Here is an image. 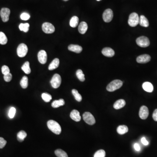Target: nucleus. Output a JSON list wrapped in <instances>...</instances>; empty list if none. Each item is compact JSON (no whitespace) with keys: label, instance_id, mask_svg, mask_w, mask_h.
Returning <instances> with one entry per match:
<instances>
[{"label":"nucleus","instance_id":"obj_20","mask_svg":"<svg viewBox=\"0 0 157 157\" xmlns=\"http://www.w3.org/2000/svg\"><path fill=\"white\" fill-rule=\"evenodd\" d=\"M142 87L145 91L149 93H152L154 90L153 85L151 83L145 82L142 85Z\"/></svg>","mask_w":157,"mask_h":157},{"label":"nucleus","instance_id":"obj_26","mask_svg":"<svg viewBox=\"0 0 157 157\" xmlns=\"http://www.w3.org/2000/svg\"><path fill=\"white\" fill-rule=\"evenodd\" d=\"M27 133L24 131H19L17 134V139L19 142H23L27 137Z\"/></svg>","mask_w":157,"mask_h":157},{"label":"nucleus","instance_id":"obj_36","mask_svg":"<svg viewBox=\"0 0 157 157\" xmlns=\"http://www.w3.org/2000/svg\"><path fill=\"white\" fill-rule=\"evenodd\" d=\"M1 72L3 74L5 75L8 74L10 73V71L9 68L8 66L5 65L3 66L1 68Z\"/></svg>","mask_w":157,"mask_h":157},{"label":"nucleus","instance_id":"obj_2","mask_svg":"<svg viewBox=\"0 0 157 157\" xmlns=\"http://www.w3.org/2000/svg\"><path fill=\"white\" fill-rule=\"evenodd\" d=\"M123 85V82L119 79L113 80L107 85V89L109 92H113L120 89Z\"/></svg>","mask_w":157,"mask_h":157},{"label":"nucleus","instance_id":"obj_43","mask_svg":"<svg viewBox=\"0 0 157 157\" xmlns=\"http://www.w3.org/2000/svg\"><path fill=\"white\" fill-rule=\"evenodd\" d=\"M63 1H68L69 0H63Z\"/></svg>","mask_w":157,"mask_h":157},{"label":"nucleus","instance_id":"obj_37","mask_svg":"<svg viewBox=\"0 0 157 157\" xmlns=\"http://www.w3.org/2000/svg\"><path fill=\"white\" fill-rule=\"evenodd\" d=\"M21 19V20L24 21H27L30 18V15L29 14L26 13V12H24L21 14L20 16Z\"/></svg>","mask_w":157,"mask_h":157},{"label":"nucleus","instance_id":"obj_19","mask_svg":"<svg viewBox=\"0 0 157 157\" xmlns=\"http://www.w3.org/2000/svg\"><path fill=\"white\" fill-rule=\"evenodd\" d=\"M88 29V25L87 23L84 21H83L80 23L79 27H78V30L79 32L81 34H84Z\"/></svg>","mask_w":157,"mask_h":157},{"label":"nucleus","instance_id":"obj_39","mask_svg":"<svg viewBox=\"0 0 157 157\" xmlns=\"http://www.w3.org/2000/svg\"><path fill=\"white\" fill-rule=\"evenodd\" d=\"M7 144V141L4 139V138L0 137V149L4 148Z\"/></svg>","mask_w":157,"mask_h":157},{"label":"nucleus","instance_id":"obj_15","mask_svg":"<svg viewBox=\"0 0 157 157\" xmlns=\"http://www.w3.org/2000/svg\"><path fill=\"white\" fill-rule=\"evenodd\" d=\"M102 54L105 56L111 57L115 55V52L113 49L107 47L103 48L102 50Z\"/></svg>","mask_w":157,"mask_h":157},{"label":"nucleus","instance_id":"obj_30","mask_svg":"<svg viewBox=\"0 0 157 157\" xmlns=\"http://www.w3.org/2000/svg\"><path fill=\"white\" fill-rule=\"evenodd\" d=\"M72 92L76 100L78 102L81 101L82 100V97L79 93L78 91L76 89H74L72 90Z\"/></svg>","mask_w":157,"mask_h":157},{"label":"nucleus","instance_id":"obj_22","mask_svg":"<svg viewBox=\"0 0 157 157\" xmlns=\"http://www.w3.org/2000/svg\"><path fill=\"white\" fill-rule=\"evenodd\" d=\"M65 102L64 99H62L54 101L52 103V106L54 108H58L60 106H63L65 104Z\"/></svg>","mask_w":157,"mask_h":157},{"label":"nucleus","instance_id":"obj_32","mask_svg":"<svg viewBox=\"0 0 157 157\" xmlns=\"http://www.w3.org/2000/svg\"><path fill=\"white\" fill-rule=\"evenodd\" d=\"M76 75L77 78H78V79H79L80 81L83 82V81H84L85 80V75L83 73L82 70H77V71L76 72Z\"/></svg>","mask_w":157,"mask_h":157},{"label":"nucleus","instance_id":"obj_11","mask_svg":"<svg viewBox=\"0 0 157 157\" xmlns=\"http://www.w3.org/2000/svg\"><path fill=\"white\" fill-rule=\"evenodd\" d=\"M139 115L142 120L147 119L149 115V110L148 107L145 106H142L140 109Z\"/></svg>","mask_w":157,"mask_h":157},{"label":"nucleus","instance_id":"obj_34","mask_svg":"<svg viewBox=\"0 0 157 157\" xmlns=\"http://www.w3.org/2000/svg\"><path fill=\"white\" fill-rule=\"evenodd\" d=\"M106 152L103 150H99L94 154V157H105Z\"/></svg>","mask_w":157,"mask_h":157},{"label":"nucleus","instance_id":"obj_7","mask_svg":"<svg viewBox=\"0 0 157 157\" xmlns=\"http://www.w3.org/2000/svg\"><path fill=\"white\" fill-rule=\"evenodd\" d=\"M137 45L141 47L145 48L150 45V41L148 38L145 36H141L138 38L136 40Z\"/></svg>","mask_w":157,"mask_h":157},{"label":"nucleus","instance_id":"obj_29","mask_svg":"<svg viewBox=\"0 0 157 157\" xmlns=\"http://www.w3.org/2000/svg\"><path fill=\"white\" fill-rule=\"evenodd\" d=\"M55 153L57 157H68L67 153L62 149H57L55 151Z\"/></svg>","mask_w":157,"mask_h":157},{"label":"nucleus","instance_id":"obj_25","mask_svg":"<svg viewBox=\"0 0 157 157\" xmlns=\"http://www.w3.org/2000/svg\"><path fill=\"white\" fill-rule=\"evenodd\" d=\"M79 19L77 16H73L70 21V24L72 28H76L78 25Z\"/></svg>","mask_w":157,"mask_h":157},{"label":"nucleus","instance_id":"obj_1","mask_svg":"<svg viewBox=\"0 0 157 157\" xmlns=\"http://www.w3.org/2000/svg\"><path fill=\"white\" fill-rule=\"evenodd\" d=\"M47 126L51 131L56 134H60L61 133V127L59 123L56 121L49 120L47 122Z\"/></svg>","mask_w":157,"mask_h":157},{"label":"nucleus","instance_id":"obj_12","mask_svg":"<svg viewBox=\"0 0 157 157\" xmlns=\"http://www.w3.org/2000/svg\"><path fill=\"white\" fill-rule=\"evenodd\" d=\"M38 58L40 63L42 64L46 63L47 60V55L45 50L40 51L38 54Z\"/></svg>","mask_w":157,"mask_h":157},{"label":"nucleus","instance_id":"obj_5","mask_svg":"<svg viewBox=\"0 0 157 157\" xmlns=\"http://www.w3.org/2000/svg\"><path fill=\"white\" fill-rule=\"evenodd\" d=\"M61 82L62 79L60 76L58 74H55L50 81V83L52 87L57 89L60 87Z\"/></svg>","mask_w":157,"mask_h":157},{"label":"nucleus","instance_id":"obj_18","mask_svg":"<svg viewBox=\"0 0 157 157\" xmlns=\"http://www.w3.org/2000/svg\"><path fill=\"white\" fill-rule=\"evenodd\" d=\"M60 65V60L58 58L54 59L53 61L51 62L48 66V70H53L58 68Z\"/></svg>","mask_w":157,"mask_h":157},{"label":"nucleus","instance_id":"obj_42","mask_svg":"<svg viewBox=\"0 0 157 157\" xmlns=\"http://www.w3.org/2000/svg\"><path fill=\"white\" fill-rule=\"evenodd\" d=\"M134 148L137 151H139L140 149V146L139 144L138 143H135L134 144Z\"/></svg>","mask_w":157,"mask_h":157},{"label":"nucleus","instance_id":"obj_24","mask_svg":"<svg viewBox=\"0 0 157 157\" xmlns=\"http://www.w3.org/2000/svg\"><path fill=\"white\" fill-rule=\"evenodd\" d=\"M21 69L26 74H30L31 72V70L29 62H26L21 67Z\"/></svg>","mask_w":157,"mask_h":157},{"label":"nucleus","instance_id":"obj_23","mask_svg":"<svg viewBox=\"0 0 157 157\" xmlns=\"http://www.w3.org/2000/svg\"><path fill=\"white\" fill-rule=\"evenodd\" d=\"M117 133L120 134H124L128 132V128L127 126L120 125L117 127Z\"/></svg>","mask_w":157,"mask_h":157},{"label":"nucleus","instance_id":"obj_28","mask_svg":"<svg viewBox=\"0 0 157 157\" xmlns=\"http://www.w3.org/2000/svg\"><path fill=\"white\" fill-rule=\"evenodd\" d=\"M8 42V38L5 34L3 32H0V44L4 45L7 44Z\"/></svg>","mask_w":157,"mask_h":157},{"label":"nucleus","instance_id":"obj_3","mask_svg":"<svg viewBox=\"0 0 157 157\" xmlns=\"http://www.w3.org/2000/svg\"><path fill=\"white\" fill-rule=\"evenodd\" d=\"M128 24L131 27H135L139 23V17L136 13H132L130 15L128 19Z\"/></svg>","mask_w":157,"mask_h":157},{"label":"nucleus","instance_id":"obj_44","mask_svg":"<svg viewBox=\"0 0 157 157\" xmlns=\"http://www.w3.org/2000/svg\"><path fill=\"white\" fill-rule=\"evenodd\" d=\"M97 1H100L101 0H97Z\"/></svg>","mask_w":157,"mask_h":157},{"label":"nucleus","instance_id":"obj_4","mask_svg":"<svg viewBox=\"0 0 157 157\" xmlns=\"http://www.w3.org/2000/svg\"><path fill=\"white\" fill-rule=\"evenodd\" d=\"M83 119L85 122L88 125H92L96 123V120L93 115L89 112H85L83 114Z\"/></svg>","mask_w":157,"mask_h":157},{"label":"nucleus","instance_id":"obj_8","mask_svg":"<svg viewBox=\"0 0 157 157\" xmlns=\"http://www.w3.org/2000/svg\"><path fill=\"white\" fill-rule=\"evenodd\" d=\"M10 13V10L8 8H4L1 9L0 12V15L3 22L6 23L9 21Z\"/></svg>","mask_w":157,"mask_h":157},{"label":"nucleus","instance_id":"obj_14","mask_svg":"<svg viewBox=\"0 0 157 157\" xmlns=\"http://www.w3.org/2000/svg\"><path fill=\"white\" fill-rule=\"evenodd\" d=\"M70 117L72 120L76 122H79L81 119L79 112L76 110H74L72 111L71 112Z\"/></svg>","mask_w":157,"mask_h":157},{"label":"nucleus","instance_id":"obj_16","mask_svg":"<svg viewBox=\"0 0 157 157\" xmlns=\"http://www.w3.org/2000/svg\"><path fill=\"white\" fill-rule=\"evenodd\" d=\"M68 49L70 51L79 53L83 50L82 47L77 45H70L68 46Z\"/></svg>","mask_w":157,"mask_h":157},{"label":"nucleus","instance_id":"obj_9","mask_svg":"<svg viewBox=\"0 0 157 157\" xmlns=\"http://www.w3.org/2000/svg\"><path fill=\"white\" fill-rule=\"evenodd\" d=\"M42 29L46 34L53 33L55 31V28L53 25L48 23H45L42 25Z\"/></svg>","mask_w":157,"mask_h":157},{"label":"nucleus","instance_id":"obj_21","mask_svg":"<svg viewBox=\"0 0 157 157\" xmlns=\"http://www.w3.org/2000/svg\"><path fill=\"white\" fill-rule=\"evenodd\" d=\"M140 25L141 26L144 27H148L149 26V21L148 19L144 16V15H141L139 17V23Z\"/></svg>","mask_w":157,"mask_h":157},{"label":"nucleus","instance_id":"obj_41","mask_svg":"<svg viewBox=\"0 0 157 157\" xmlns=\"http://www.w3.org/2000/svg\"><path fill=\"white\" fill-rule=\"evenodd\" d=\"M141 141L142 142V143L144 145H148V144L149 143L148 141H147V140L144 137L142 138L141 139Z\"/></svg>","mask_w":157,"mask_h":157},{"label":"nucleus","instance_id":"obj_13","mask_svg":"<svg viewBox=\"0 0 157 157\" xmlns=\"http://www.w3.org/2000/svg\"><path fill=\"white\" fill-rule=\"evenodd\" d=\"M151 56L147 54L140 55L137 57V62L139 63H146L151 60Z\"/></svg>","mask_w":157,"mask_h":157},{"label":"nucleus","instance_id":"obj_35","mask_svg":"<svg viewBox=\"0 0 157 157\" xmlns=\"http://www.w3.org/2000/svg\"><path fill=\"white\" fill-rule=\"evenodd\" d=\"M16 113V109L14 107H12L9 111V116L10 118L12 119L14 118Z\"/></svg>","mask_w":157,"mask_h":157},{"label":"nucleus","instance_id":"obj_40","mask_svg":"<svg viewBox=\"0 0 157 157\" xmlns=\"http://www.w3.org/2000/svg\"><path fill=\"white\" fill-rule=\"evenodd\" d=\"M153 119L155 121H157V109L154 110L152 115Z\"/></svg>","mask_w":157,"mask_h":157},{"label":"nucleus","instance_id":"obj_33","mask_svg":"<svg viewBox=\"0 0 157 157\" xmlns=\"http://www.w3.org/2000/svg\"><path fill=\"white\" fill-rule=\"evenodd\" d=\"M42 97L43 100L46 102H49L52 99L51 95L47 93H43L42 94Z\"/></svg>","mask_w":157,"mask_h":157},{"label":"nucleus","instance_id":"obj_38","mask_svg":"<svg viewBox=\"0 0 157 157\" xmlns=\"http://www.w3.org/2000/svg\"><path fill=\"white\" fill-rule=\"evenodd\" d=\"M12 76L11 73H9L8 74L4 75V79L5 81L7 82H10L12 79Z\"/></svg>","mask_w":157,"mask_h":157},{"label":"nucleus","instance_id":"obj_31","mask_svg":"<svg viewBox=\"0 0 157 157\" xmlns=\"http://www.w3.org/2000/svg\"><path fill=\"white\" fill-rule=\"evenodd\" d=\"M30 25L28 23H21L19 26L20 30L21 31H23L25 32H27L29 30Z\"/></svg>","mask_w":157,"mask_h":157},{"label":"nucleus","instance_id":"obj_6","mask_svg":"<svg viewBox=\"0 0 157 157\" xmlns=\"http://www.w3.org/2000/svg\"><path fill=\"white\" fill-rule=\"evenodd\" d=\"M28 52L27 46L24 43H21L19 45L17 49V54L20 57H24L27 55Z\"/></svg>","mask_w":157,"mask_h":157},{"label":"nucleus","instance_id":"obj_27","mask_svg":"<svg viewBox=\"0 0 157 157\" xmlns=\"http://www.w3.org/2000/svg\"><path fill=\"white\" fill-rule=\"evenodd\" d=\"M20 85L21 87L26 89L28 87V78L27 76H24L20 81Z\"/></svg>","mask_w":157,"mask_h":157},{"label":"nucleus","instance_id":"obj_17","mask_svg":"<svg viewBox=\"0 0 157 157\" xmlns=\"http://www.w3.org/2000/svg\"><path fill=\"white\" fill-rule=\"evenodd\" d=\"M125 101L123 99H120L117 100L113 104V107L116 110L121 109L123 108L125 106Z\"/></svg>","mask_w":157,"mask_h":157},{"label":"nucleus","instance_id":"obj_10","mask_svg":"<svg viewBox=\"0 0 157 157\" xmlns=\"http://www.w3.org/2000/svg\"><path fill=\"white\" fill-rule=\"evenodd\" d=\"M113 12L111 9H107L103 12V18L106 23H110L113 18Z\"/></svg>","mask_w":157,"mask_h":157}]
</instances>
